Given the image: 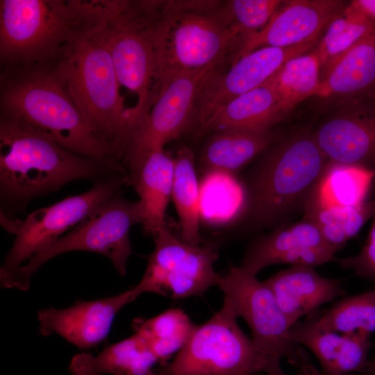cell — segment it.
<instances>
[{
	"mask_svg": "<svg viewBox=\"0 0 375 375\" xmlns=\"http://www.w3.org/2000/svg\"><path fill=\"white\" fill-rule=\"evenodd\" d=\"M280 360L275 359L272 360L266 367L264 373L267 375H290L285 373L282 369ZM295 375H305L301 370L298 369V372Z\"/></svg>",
	"mask_w": 375,
	"mask_h": 375,
	"instance_id": "e575fe53",
	"label": "cell"
},
{
	"mask_svg": "<svg viewBox=\"0 0 375 375\" xmlns=\"http://www.w3.org/2000/svg\"><path fill=\"white\" fill-rule=\"evenodd\" d=\"M119 175L101 162L72 152L41 132L1 116V197L26 202L80 179L106 180Z\"/></svg>",
	"mask_w": 375,
	"mask_h": 375,
	"instance_id": "277c9868",
	"label": "cell"
},
{
	"mask_svg": "<svg viewBox=\"0 0 375 375\" xmlns=\"http://www.w3.org/2000/svg\"><path fill=\"white\" fill-rule=\"evenodd\" d=\"M335 253L317 226L303 217L253 240L241 266L255 275L268 266L278 264L315 267L335 260Z\"/></svg>",
	"mask_w": 375,
	"mask_h": 375,
	"instance_id": "ac0fdd59",
	"label": "cell"
},
{
	"mask_svg": "<svg viewBox=\"0 0 375 375\" xmlns=\"http://www.w3.org/2000/svg\"><path fill=\"white\" fill-rule=\"evenodd\" d=\"M143 209L140 201H132L117 194L69 233L44 247L21 266L11 288L26 290L31 278L50 259L73 251L94 252L108 258L119 274L124 276L132 254L131 228L142 223Z\"/></svg>",
	"mask_w": 375,
	"mask_h": 375,
	"instance_id": "9c48e42d",
	"label": "cell"
},
{
	"mask_svg": "<svg viewBox=\"0 0 375 375\" xmlns=\"http://www.w3.org/2000/svg\"><path fill=\"white\" fill-rule=\"evenodd\" d=\"M56 60L76 103L124 164L138 126L132 110L125 105L111 56L92 9Z\"/></svg>",
	"mask_w": 375,
	"mask_h": 375,
	"instance_id": "7a4b0ae2",
	"label": "cell"
},
{
	"mask_svg": "<svg viewBox=\"0 0 375 375\" xmlns=\"http://www.w3.org/2000/svg\"><path fill=\"white\" fill-rule=\"evenodd\" d=\"M158 360L136 334L106 347L97 355H75L69 365L73 375H157Z\"/></svg>",
	"mask_w": 375,
	"mask_h": 375,
	"instance_id": "d4e9b609",
	"label": "cell"
},
{
	"mask_svg": "<svg viewBox=\"0 0 375 375\" xmlns=\"http://www.w3.org/2000/svg\"><path fill=\"white\" fill-rule=\"evenodd\" d=\"M371 335L365 332L341 333L324 330L308 320L299 321L289 331L292 341L314 354L324 375L362 373L369 362Z\"/></svg>",
	"mask_w": 375,
	"mask_h": 375,
	"instance_id": "d6986e66",
	"label": "cell"
},
{
	"mask_svg": "<svg viewBox=\"0 0 375 375\" xmlns=\"http://www.w3.org/2000/svg\"><path fill=\"white\" fill-rule=\"evenodd\" d=\"M21 69L2 85L1 116L22 122L62 147L127 177L126 167L78 108L56 66Z\"/></svg>",
	"mask_w": 375,
	"mask_h": 375,
	"instance_id": "6da1fadb",
	"label": "cell"
},
{
	"mask_svg": "<svg viewBox=\"0 0 375 375\" xmlns=\"http://www.w3.org/2000/svg\"><path fill=\"white\" fill-rule=\"evenodd\" d=\"M346 7L344 1L338 0L283 1L261 30L244 38L233 61L262 47H288L318 40Z\"/></svg>",
	"mask_w": 375,
	"mask_h": 375,
	"instance_id": "e0dca14e",
	"label": "cell"
},
{
	"mask_svg": "<svg viewBox=\"0 0 375 375\" xmlns=\"http://www.w3.org/2000/svg\"><path fill=\"white\" fill-rule=\"evenodd\" d=\"M222 3L149 1L157 98L175 76L216 67L235 51L243 37L226 19ZM156 98V99H157Z\"/></svg>",
	"mask_w": 375,
	"mask_h": 375,
	"instance_id": "3957f363",
	"label": "cell"
},
{
	"mask_svg": "<svg viewBox=\"0 0 375 375\" xmlns=\"http://www.w3.org/2000/svg\"><path fill=\"white\" fill-rule=\"evenodd\" d=\"M224 300L248 324L254 344L271 359L287 361L297 369L310 362L303 347L291 340L292 324L264 281L242 266L232 265L219 277Z\"/></svg>",
	"mask_w": 375,
	"mask_h": 375,
	"instance_id": "30bf717a",
	"label": "cell"
},
{
	"mask_svg": "<svg viewBox=\"0 0 375 375\" xmlns=\"http://www.w3.org/2000/svg\"><path fill=\"white\" fill-rule=\"evenodd\" d=\"M132 326L135 334L162 364L178 353L196 327L188 316L178 308L167 310L149 319L136 318Z\"/></svg>",
	"mask_w": 375,
	"mask_h": 375,
	"instance_id": "83f0119b",
	"label": "cell"
},
{
	"mask_svg": "<svg viewBox=\"0 0 375 375\" xmlns=\"http://www.w3.org/2000/svg\"><path fill=\"white\" fill-rule=\"evenodd\" d=\"M128 183V178L115 175L98 181L90 190L33 211L21 222L16 238L0 269L1 287L10 288L21 265L49 243L92 214Z\"/></svg>",
	"mask_w": 375,
	"mask_h": 375,
	"instance_id": "8fae6325",
	"label": "cell"
},
{
	"mask_svg": "<svg viewBox=\"0 0 375 375\" xmlns=\"http://www.w3.org/2000/svg\"><path fill=\"white\" fill-rule=\"evenodd\" d=\"M155 248L138 283L144 292L178 299L203 294L217 285L220 275L214 263L218 244L194 246L175 236L167 224L153 236Z\"/></svg>",
	"mask_w": 375,
	"mask_h": 375,
	"instance_id": "7c38bea8",
	"label": "cell"
},
{
	"mask_svg": "<svg viewBox=\"0 0 375 375\" xmlns=\"http://www.w3.org/2000/svg\"><path fill=\"white\" fill-rule=\"evenodd\" d=\"M263 153L249 185V217L260 226L304 205L329 162L306 128L280 137Z\"/></svg>",
	"mask_w": 375,
	"mask_h": 375,
	"instance_id": "5b68a950",
	"label": "cell"
},
{
	"mask_svg": "<svg viewBox=\"0 0 375 375\" xmlns=\"http://www.w3.org/2000/svg\"><path fill=\"white\" fill-rule=\"evenodd\" d=\"M264 282L292 326L302 317L316 312L322 305L345 295L341 281L326 278L315 267L305 265L291 266Z\"/></svg>",
	"mask_w": 375,
	"mask_h": 375,
	"instance_id": "44dd1931",
	"label": "cell"
},
{
	"mask_svg": "<svg viewBox=\"0 0 375 375\" xmlns=\"http://www.w3.org/2000/svg\"><path fill=\"white\" fill-rule=\"evenodd\" d=\"M279 138L273 128H226L213 132L203 147L201 165L209 172L231 174L262 153Z\"/></svg>",
	"mask_w": 375,
	"mask_h": 375,
	"instance_id": "7402d4cb",
	"label": "cell"
},
{
	"mask_svg": "<svg viewBox=\"0 0 375 375\" xmlns=\"http://www.w3.org/2000/svg\"><path fill=\"white\" fill-rule=\"evenodd\" d=\"M226 301L206 322L196 326L175 358L157 375H256L273 360L242 331Z\"/></svg>",
	"mask_w": 375,
	"mask_h": 375,
	"instance_id": "ba28073f",
	"label": "cell"
},
{
	"mask_svg": "<svg viewBox=\"0 0 375 375\" xmlns=\"http://www.w3.org/2000/svg\"><path fill=\"white\" fill-rule=\"evenodd\" d=\"M315 50L321 67L364 36L375 31L374 24L351 3L327 26Z\"/></svg>",
	"mask_w": 375,
	"mask_h": 375,
	"instance_id": "4dcf8cb0",
	"label": "cell"
},
{
	"mask_svg": "<svg viewBox=\"0 0 375 375\" xmlns=\"http://www.w3.org/2000/svg\"><path fill=\"white\" fill-rule=\"evenodd\" d=\"M93 15L111 56L120 91L124 88L136 97L132 110L138 128L157 98L147 1H96Z\"/></svg>",
	"mask_w": 375,
	"mask_h": 375,
	"instance_id": "8992f818",
	"label": "cell"
},
{
	"mask_svg": "<svg viewBox=\"0 0 375 375\" xmlns=\"http://www.w3.org/2000/svg\"><path fill=\"white\" fill-rule=\"evenodd\" d=\"M360 374L362 375H375V355L372 359L369 360L367 367Z\"/></svg>",
	"mask_w": 375,
	"mask_h": 375,
	"instance_id": "8d00e7d4",
	"label": "cell"
},
{
	"mask_svg": "<svg viewBox=\"0 0 375 375\" xmlns=\"http://www.w3.org/2000/svg\"><path fill=\"white\" fill-rule=\"evenodd\" d=\"M320 74L318 56L312 52L290 59L270 77L285 115L301 101L317 96Z\"/></svg>",
	"mask_w": 375,
	"mask_h": 375,
	"instance_id": "f1b7e54d",
	"label": "cell"
},
{
	"mask_svg": "<svg viewBox=\"0 0 375 375\" xmlns=\"http://www.w3.org/2000/svg\"><path fill=\"white\" fill-rule=\"evenodd\" d=\"M216 67L181 74L160 92L133 134L124 156L129 177L151 152L164 149L195 122L199 94Z\"/></svg>",
	"mask_w": 375,
	"mask_h": 375,
	"instance_id": "4fadbf2b",
	"label": "cell"
},
{
	"mask_svg": "<svg viewBox=\"0 0 375 375\" xmlns=\"http://www.w3.org/2000/svg\"><path fill=\"white\" fill-rule=\"evenodd\" d=\"M375 169L331 162L308 197L325 208L358 206L366 201Z\"/></svg>",
	"mask_w": 375,
	"mask_h": 375,
	"instance_id": "484cf974",
	"label": "cell"
},
{
	"mask_svg": "<svg viewBox=\"0 0 375 375\" xmlns=\"http://www.w3.org/2000/svg\"><path fill=\"white\" fill-rule=\"evenodd\" d=\"M315 326L341 333L375 332V289L344 297L324 311L310 315Z\"/></svg>",
	"mask_w": 375,
	"mask_h": 375,
	"instance_id": "f546056e",
	"label": "cell"
},
{
	"mask_svg": "<svg viewBox=\"0 0 375 375\" xmlns=\"http://www.w3.org/2000/svg\"><path fill=\"white\" fill-rule=\"evenodd\" d=\"M317 41L288 47H262L233 61L224 74L214 72L198 98L194 124L199 132L217 108L264 83L285 62L306 53Z\"/></svg>",
	"mask_w": 375,
	"mask_h": 375,
	"instance_id": "9a60e30c",
	"label": "cell"
},
{
	"mask_svg": "<svg viewBox=\"0 0 375 375\" xmlns=\"http://www.w3.org/2000/svg\"><path fill=\"white\" fill-rule=\"evenodd\" d=\"M317 97L375 98V31L322 66Z\"/></svg>",
	"mask_w": 375,
	"mask_h": 375,
	"instance_id": "ffe728a7",
	"label": "cell"
},
{
	"mask_svg": "<svg viewBox=\"0 0 375 375\" xmlns=\"http://www.w3.org/2000/svg\"><path fill=\"white\" fill-rule=\"evenodd\" d=\"M351 3L375 25V0H356L351 1Z\"/></svg>",
	"mask_w": 375,
	"mask_h": 375,
	"instance_id": "836d02e7",
	"label": "cell"
},
{
	"mask_svg": "<svg viewBox=\"0 0 375 375\" xmlns=\"http://www.w3.org/2000/svg\"><path fill=\"white\" fill-rule=\"evenodd\" d=\"M312 133L330 161L375 169V98L342 101Z\"/></svg>",
	"mask_w": 375,
	"mask_h": 375,
	"instance_id": "5bb4252c",
	"label": "cell"
},
{
	"mask_svg": "<svg viewBox=\"0 0 375 375\" xmlns=\"http://www.w3.org/2000/svg\"><path fill=\"white\" fill-rule=\"evenodd\" d=\"M143 293L138 283L110 297L78 301L62 309H42L37 313L39 333L44 336L57 334L83 350L95 347L109 335L117 313Z\"/></svg>",
	"mask_w": 375,
	"mask_h": 375,
	"instance_id": "2e32d148",
	"label": "cell"
},
{
	"mask_svg": "<svg viewBox=\"0 0 375 375\" xmlns=\"http://www.w3.org/2000/svg\"><path fill=\"white\" fill-rule=\"evenodd\" d=\"M285 115L269 78L260 86L217 108L200 133H213L226 128H271Z\"/></svg>",
	"mask_w": 375,
	"mask_h": 375,
	"instance_id": "603a6c76",
	"label": "cell"
},
{
	"mask_svg": "<svg viewBox=\"0 0 375 375\" xmlns=\"http://www.w3.org/2000/svg\"><path fill=\"white\" fill-rule=\"evenodd\" d=\"M174 162L172 198L179 218L181 239L199 246L203 244L199 229L200 191L192 150L187 147L179 149Z\"/></svg>",
	"mask_w": 375,
	"mask_h": 375,
	"instance_id": "4316f807",
	"label": "cell"
},
{
	"mask_svg": "<svg viewBox=\"0 0 375 375\" xmlns=\"http://www.w3.org/2000/svg\"><path fill=\"white\" fill-rule=\"evenodd\" d=\"M86 12L85 1L1 0V60L22 68L56 60Z\"/></svg>",
	"mask_w": 375,
	"mask_h": 375,
	"instance_id": "52a82bcc",
	"label": "cell"
},
{
	"mask_svg": "<svg viewBox=\"0 0 375 375\" xmlns=\"http://www.w3.org/2000/svg\"><path fill=\"white\" fill-rule=\"evenodd\" d=\"M174 158L165 149L151 152L128 177L143 209L144 233L154 236L165 223V212L172 197Z\"/></svg>",
	"mask_w": 375,
	"mask_h": 375,
	"instance_id": "cb8c5ba5",
	"label": "cell"
},
{
	"mask_svg": "<svg viewBox=\"0 0 375 375\" xmlns=\"http://www.w3.org/2000/svg\"><path fill=\"white\" fill-rule=\"evenodd\" d=\"M303 372H304L305 375H324L320 369L315 367L314 365H312L311 363L306 365L305 367L302 369ZM347 375H362L361 374H349Z\"/></svg>",
	"mask_w": 375,
	"mask_h": 375,
	"instance_id": "d590c367",
	"label": "cell"
},
{
	"mask_svg": "<svg viewBox=\"0 0 375 375\" xmlns=\"http://www.w3.org/2000/svg\"><path fill=\"white\" fill-rule=\"evenodd\" d=\"M278 0H233L222 3V11L229 24L244 38L261 30L283 3Z\"/></svg>",
	"mask_w": 375,
	"mask_h": 375,
	"instance_id": "1f68e13d",
	"label": "cell"
},
{
	"mask_svg": "<svg viewBox=\"0 0 375 375\" xmlns=\"http://www.w3.org/2000/svg\"><path fill=\"white\" fill-rule=\"evenodd\" d=\"M340 265L351 270L356 276L375 284V214L367 240L360 252L353 256L338 260Z\"/></svg>",
	"mask_w": 375,
	"mask_h": 375,
	"instance_id": "d6a6232c",
	"label": "cell"
}]
</instances>
